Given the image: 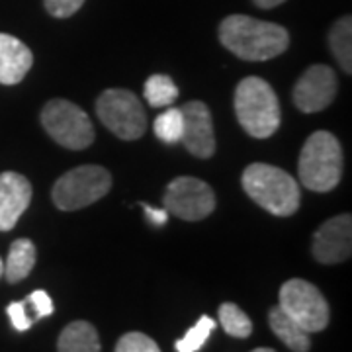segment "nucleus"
<instances>
[{"label":"nucleus","mask_w":352,"mask_h":352,"mask_svg":"<svg viewBox=\"0 0 352 352\" xmlns=\"http://www.w3.org/2000/svg\"><path fill=\"white\" fill-rule=\"evenodd\" d=\"M219 41L243 61H268L288 50V30L245 14H231L219 24Z\"/></svg>","instance_id":"1"},{"label":"nucleus","mask_w":352,"mask_h":352,"mask_svg":"<svg viewBox=\"0 0 352 352\" xmlns=\"http://www.w3.org/2000/svg\"><path fill=\"white\" fill-rule=\"evenodd\" d=\"M241 182L247 196L270 214L288 217L300 210L302 192L298 180L274 164H249L243 173Z\"/></svg>","instance_id":"2"},{"label":"nucleus","mask_w":352,"mask_h":352,"mask_svg":"<svg viewBox=\"0 0 352 352\" xmlns=\"http://www.w3.org/2000/svg\"><path fill=\"white\" fill-rule=\"evenodd\" d=\"M235 113L241 127L254 139H266L280 127V104L274 88L261 76H247L235 88Z\"/></svg>","instance_id":"3"},{"label":"nucleus","mask_w":352,"mask_h":352,"mask_svg":"<svg viewBox=\"0 0 352 352\" xmlns=\"http://www.w3.org/2000/svg\"><path fill=\"white\" fill-rule=\"evenodd\" d=\"M300 180L311 192H331L342 176V149L339 139L329 131L309 135L298 164Z\"/></svg>","instance_id":"4"},{"label":"nucleus","mask_w":352,"mask_h":352,"mask_svg":"<svg viewBox=\"0 0 352 352\" xmlns=\"http://www.w3.org/2000/svg\"><path fill=\"white\" fill-rule=\"evenodd\" d=\"M112 188V176L98 164H85L65 173L55 184L51 198L63 212H76L104 198Z\"/></svg>","instance_id":"5"},{"label":"nucleus","mask_w":352,"mask_h":352,"mask_svg":"<svg viewBox=\"0 0 352 352\" xmlns=\"http://www.w3.org/2000/svg\"><path fill=\"white\" fill-rule=\"evenodd\" d=\"M41 126L65 149L82 151L94 141V127L88 113L65 98H55L43 106Z\"/></svg>","instance_id":"6"},{"label":"nucleus","mask_w":352,"mask_h":352,"mask_svg":"<svg viewBox=\"0 0 352 352\" xmlns=\"http://www.w3.org/2000/svg\"><path fill=\"white\" fill-rule=\"evenodd\" d=\"M96 113L113 135L126 141L143 138L147 129V113L131 90L110 88L104 90L96 100Z\"/></svg>","instance_id":"7"},{"label":"nucleus","mask_w":352,"mask_h":352,"mask_svg":"<svg viewBox=\"0 0 352 352\" xmlns=\"http://www.w3.org/2000/svg\"><path fill=\"white\" fill-rule=\"evenodd\" d=\"M280 307L309 335L323 331L331 319L325 296L317 286L302 278H292L280 288Z\"/></svg>","instance_id":"8"},{"label":"nucleus","mask_w":352,"mask_h":352,"mask_svg":"<svg viewBox=\"0 0 352 352\" xmlns=\"http://www.w3.org/2000/svg\"><path fill=\"white\" fill-rule=\"evenodd\" d=\"M164 210L184 221H200L215 210V192L194 176H178L164 192Z\"/></svg>","instance_id":"9"},{"label":"nucleus","mask_w":352,"mask_h":352,"mask_svg":"<svg viewBox=\"0 0 352 352\" xmlns=\"http://www.w3.org/2000/svg\"><path fill=\"white\" fill-rule=\"evenodd\" d=\"M337 90V73L327 65H311L296 82L292 98L298 110L303 113H315L333 104Z\"/></svg>","instance_id":"10"},{"label":"nucleus","mask_w":352,"mask_h":352,"mask_svg":"<svg viewBox=\"0 0 352 352\" xmlns=\"http://www.w3.org/2000/svg\"><path fill=\"white\" fill-rule=\"evenodd\" d=\"M315 261L321 264H339L351 258L352 217L351 214L327 219L315 231L311 245Z\"/></svg>","instance_id":"11"},{"label":"nucleus","mask_w":352,"mask_h":352,"mask_svg":"<svg viewBox=\"0 0 352 352\" xmlns=\"http://www.w3.org/2000/svg\"><path fill=\"white\" fill-rule=\"evenodd\" d=\"M184 129L180 143L188 149L190 155L198 159H210L215 153L214 120L210 108L200 100L186 102L182 108Z\"/></svg>","instance_id":"12"},{"label":"nucleus","mask_w":352,"mask_h":352,"mask_svg":"<svg viewBox=\"0 0 352 352\" xmlns=\"http://www.w3.org/2000/svg\"><path fill=\"white\" fill-rule=\"evenodd\" d=\"M32 201V184L20 173L0 175V231H10L16 227Z\"/></svg>","instance_id":"13"},{"label":"nucleus","mask_w":352,"mask_h":352,"mask_svg":"<svg viewBox=\"0 0 352 352\" xmlns=\"http://www.w3.org/2000/svg\"><path fill=\"white\" fill-rule=\"evenodd\" d=\"M34 65V55L24 41L0 34V85H18Z\"/></svg>","instance_id":"14"},{"label":"nucleus","mask_w":352,"mask_h":352,"mask_svg":"<svg viewBox=\"0 0 352 352\" xmlns=\"http://www.w3.org/2000/svg\"><path fill=\"white\" fill-rule=\"evenodd\" d=\"M268 323L272 333L276 335L278 339L282 340L289 351L294 352H307L311 346V340H309V333L296 323L292 317H289L280 305L272 307L270 314H268Z\"/></svg>","instance_id":"15"},{"label":"nucleus","mask_w":352,"mask_h":352,"mask_svg":"<svg viewBox=\"0 0 352 352\" xmlns=\"http://www.w3.org/2000/svg\"><path fill=\"white\" fill-rule=\"evenodd\" d=\"M59 352H100V339L96 329L88 321H73L63 329L57 340Z\"/></svg>","instance_id":"16"},{"label":"nucleus","mask_w":352,"mask_h":352,"mask_svg":"<svg viewBox=\"0 0 352 352\" xmlns=\"http://www.w3.org/2000/svg\"><path fill=\"white\" fill-rule=\"evenodd\" d=\"M36 266V245L30 239H16L10 245V251L4 263V278L10 284H18Z\"/></svg>","instance_id":"17"},{"label":"nucleus","mask_w":352,"mask_h":352,"mask_svg":"<svg viewBox=\"0 0 352 352\" xmlns=\"http://www.w3.org/2000/svg\"><path fill=\"white\" fill-rule=\"evenodd\" d=\"M329 45L339 61L340 69L351 75L352 73V20L351 16L339 18L329 32Z\"/></svg>","instance_id":"18"},{"label":"nucleus","mask_w":352,"mask_h":352,"mask_svg":"<svg viewBox=\"0 0 352 352\" xmlns=\"http://www.w3.org/2000/svg\"><path fill=\"white\" fill-rule=\"evenodd\" d=\"M143 96L151 108H166L173 106L178 98V87L170 76L151 75L145 82Z\"/></svg>","instance_id":"19"},{"label":"nucleus","mask_w":352,"mask_h":352,"mask_svg":"<svg viewBox=\"0 0 352 352\" xmlns=\"http://www.w3.org/2000/svg\"><path fill=\"white\" fill-rule=\"evenodd\" d=\"M219 323H221V327H223V331H226L229 337H237V339L251 337V319L235 303L226 302L219 305Z\"/></svg>","instance_id":"20"},{"label":"nucleus","mask_w":352,"mask_h":352,"mask_svg":"<svg viewBox=\"0 0 352 352\" xmlns=\"http://www.w3.org/2000/svg\"><path fill=\"white\" fill-rule=\"evenodd\" d=\"M182 129H184V118L180 108H168L155 120V138L163 141L166 145L180 143L182 139Z\"/></svg>","instance_id":"21"},{"label":"nucleus","mask_w":352,"mask_h":352,"mask_svg":"<svg viewBox=\"0 0 352 352\" xmlns=\"http://www.w3.org/2000/svg\"><path fill=\"white\" fill-rule=\"evenodd\" d=\"M215 321L208 315H201L198 323L190 329L182 339L176 340V352H198L208 342L210 335L214 333Z\"/></svg>","instance_id":"22"},{"label":"nucleus","mask_w":352,"mask_h":352,"mask_svg":"<svg viewBox=\"0 0 352 352\" xmlns=\"http://www.w3.org/2000/svg\"><path fill=\"white\" fill-rule=\"evenodd\" d=\"M116 352H161L157 342L145 333H126L116 344Z\"/></svg>","instance_id":"23"},{"label":"nucleus","mask_w":352,"mask_h":352,"mask_svg":"<svg viewBox=\"0 0 352 352\" xmlns=\"http://www.w3.org/2000/svg\"><path fill=\"white\" fill-rule=\"evenodd\" d=\"M25 303H28V307L34 309V321L43 319V317H50V315L55 311L53 300H51V296L45 289H36V292H32V294L25 298Z\"/></svg>","instance_id":"24"},{"label":"nucleus","mask_w":352,"mask_h":352,"mask_svg":"<svg viewBox=\"0 0 352 352\" xmlns=\"http://www.w3.org/2000/svg\"><path fill=\"white\" fill-rule=\"evenodd\" d=\"M6 314L10 317V323L16 331L24 333L28 329H32L34 325V317H30L28 314V303L24 302H12L6 307Z\"/></svg>","instance_id":"25"},{"label":"nucleus","mask_w":352,"mask_h":352,"mask_svg":"<svg viewBox=\"0 0 352 352\" xmlns=\"http://www.w3.org/2000/svg\"><path fill=\"white\" fill-rule=\"evenodd\" d=\"M85 0H43L45 10L53 18H71L82 8Z\"/></svg>","instance_id":"26"},{"label":"nucleus","mask_w":352,"mask_h":352,"mask_svg":"<svg viewBox=\"0 0 352 352\" xmlns=\"http://www.w3.org/2000/svg\"><path fill=\"white\" fill-rule=\"evenodd\" d=\"M143 212H145V217L151 226L163 227L166 221H168V212L164 208H153L149 204H141Z\"/></svg>","instance_id":"27"},{"label":"nucleus","mask_w":352,"mask_h":352,"mask_svg":"<svg viewBox=\"0 0 352 352\" xmlns=\"http://www.w3.org/2000/svg\"><path fill=\"white\" fill-rule=\"evenodd\" d=\"M252 2H254V6H258L263 10H270V8H276L280 4H284L286 0H252Z\"/></svg>","instance_id":"28"},{"label":"nucleus","mask_w":352,"mask_h":352,"mask_svg":"<svg viewBox=\"0 0 352 352\" xmlns=\"http://www.w3.org/2000/svg\"><path fill=\"white\" fill-rule=\"evenodd\" d=\"M252 352H276L274 349H254Z\"/></svg>","instance_id":"29"},{"label":"nucleus","mask_w":352,"mask_h":352,"mask_svg":"<svg viewBox=\"0 0 352 352\" xmlns=\"http://www.w3.org/2000/svg\"><path fill=\"white\" fill-rule=\"evenodd\" d=\"M4 276V261L0 258V278Z\"/></svg>","instance_id":"30"}]
</instances>
